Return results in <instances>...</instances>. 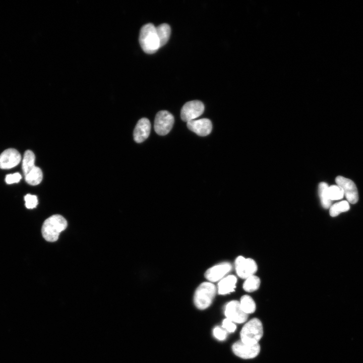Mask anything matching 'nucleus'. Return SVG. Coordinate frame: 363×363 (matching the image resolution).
Segmentation results:
<instances>
[{"label": "nucleus", "instance_id": "9b49d317", "mask_svg": "<svg viewBox=\"0 0 363 363\" xmlns=\"http://www.w3.org/2000/svg\"><path fill=\"white\" fill-rule=\"evenodd\" d=\"M21 160V156L17 150L7 149L0 155V168L3 169H11L19 164Z\"/></svg>", "mask_w": 363, "mask_h": 363}, {"label": "nucleus", "instance_id": "4be33fe9", "mask_svg": "<svg viewBox=\"0 0 363 363\" xmlns=\"http://www.w3.org/2000/svg\"><path fill=\"white\" fill-rule=\"evenodd\" d=\"M349 205L347 201H342L331 206L329 213L332 217H336L341 212L347 211L349 209Z\"/></svg>", "mask_w": 363, "mask_h": 363}, {"label": "nucleus", "instance_id": "6ab92c4d", "mask_svg": "<svg viewBox=\"0 0 363 363\" xmlns=\"http://www.w3.org/2000/svg\"><path fill=\"white\" fill-rule=\"evenodd\" d=\"M328 185L324 182H322L319 186V192L321 202L322 206L325 208H329L331 205L332 201L329 198L328 194Z\"/></svg>", "mask_w": 363, "mask_h": 363}, {"label": "nucleus", "instance_id": "393cba45", "mask_svg": "<svg viewBox=\"0 0 363 363\" xmlns=\"http://www.w3.org/2000/svg\"><path fill=\"white\" fill-rule=\"evenodd\" d=\"M21 178V175L18 172H16L7 175L5 178V181L8 184H12L19 183Z\"/></svg>", "mask_w": 363, "mask_h": 363}, {"label": "nucleus", "instance_id": "f257e3e1", "mask_svg": "<svg viewBox=\"0 0 363 363\" xmlns=\"http://www.w3.org/2000/svg\"><path fill=\"white\" fill-rule=\"evenodd\" d=\"M67 221L62 215L55 214L47 218L43 223L41 232L43 238L48 241L57 240L60 233L67 227Z\"/></svg>", "mask_w": 363, "mask_h": 363}, {"label": "nucleus", "instance_id": "a878e982", "mask_svg": "<svg viewBox=\"0 0 363 363\" xmlns=\"http://www.w3.org/2000/svg\"><path fill=\"white\" fill-rule=\"evenodd\" d=\"M222 327L225 330L230 333L233 332L236 329V325L235 324L227 318L225 319L223 321Z\"/></svg>", "mask_w": 363, "mask_h": 363}, {"label": "nucleus", "instance_id": "bb28decb", "mask_svg": "<svg viewBox=\"0 0 363 363\" xmlns=\"http://www.w3.org/2000/svg\"><path fill=\"white\" fill-rule=\"evenodd\" d=\"M213 334L215 338L219 340H223L226 337V330L219 327H215L213 330Z\"/></svg>", "mask_w": 363, "mask_h": 363}, {"label": "nucleus", "instance_id": "ddd939ff", "mask_svg": "<svg viewBox=\"0 0 363 363\" xmlns=\"http://www.w3.org/2000/svg\"><path fill=\"white\" fill-rule=\"evenodd\" d=\"M231 269L229 263H222L209 268L205 273V277L211 282H215L224 277Z\"/></svg>", "mask_w": 363, "mask_h": 363}, {"label": "nucleus", "instance_id": "b1692460", "mask_svg": "<svg viewBox=\"0 0 363 363\" xmlns=\"http://www.w3.org/2000/svg\"><path fill=\"white\" fill-rule=\"evenodd\" d=\"M25 206L28 209H33L38 204L37 197L35 195L27 194L24 197Z\"/></svg>", "mask_w": 363, "mask_h": 363}, {"label": "nucleus", "instance_id": "423d86ee", "mask_svg": "<svg viewBox=\"0 0 363 363\" xmlns=\"http://www.w3.org/2000/svg\"><path fill=\"white\" fill-rule=\"evenodd\" d=\"M204 105L199 100H192L186 102L180 111L182 119L186 122L194 120L202 114Z\"/></svg>", "mask_w": 363, "mask_h": 363}, {"label": "nucleus", "instance_id": "f03ea898", "mask_svg": "<svg viewBox=\"0 0 363 363\" xmlns=\"http://www.w3.org/2000/svg\"><path fill=\"white\" fill-rule=\"evenodd\" d=\"M139 43L143 51L147 53H155L160 47L156 27L153 24H146L141 28Z\"/></svg>", "mask_w": 363, "mask_h": 363}, {"label": "nucleus", "instance_id": "39448f33", "mask_svg": "<svg viewBox=\"0 0 363 363\" xmlns=\"http://www.w3.org/2000/svg\"><path fill=\"white\" fill-rule=\"evenodd\" d=\"M174 124L173 115L166 110L157 112L154 120V130L160 136L167 134L171 130Z\"/></svg>", "mask_w": 363, "mask_h": 363}, {"label": "nucleus", "instance_id": "6e6552de", "mask_svg": "<svg viewBox=\"0 0 363 363\" xmlns=\"http://www.w3.org/2000/svg\"><path fill=\"white\" fill-rule=\"evenodd\" d=\"M235 267L238 276L245 279L253 275L257 270V264L254 260L243 256L237 257L235 261Z\"/></svg>", "mask_w": 363, "mask_h": 363}, {"label": "nucleus", "instance_id": "7ed1b4c3", "mask_svg": "<svg viewBox=\"0 0 363 363\" xmlns=\"http://www.w3.org/2000/svg\"><path fill=\"white\" fill-rule=\"evenodd\" d=\"M263 334V325L260 320L253 318L245 324L240 333V340L249 344L258 343Z\"/></svg>", "mask_w": 363, "mask_h": 363}, {"label": "nucleus", "instance_id": "aec40b11", "mask_svg": "<svg viewBox=\"0 0 363 363\" xmlns=\"http://www.w3.org/2000/svg\"><path fill=\"white\" fill-rule=\"evenodd\" d=\"M243 311L247 314L253 313L256 310V304L253 298L249 295L243 296L239 301Z\"/></svg>", "mask_w": 363, "mask_h": 363}, {"label": "nucleus", "instance_id": "4468645a", "mask_svg": "<svg viewBox=\"0 0 363 363\" xmlns=\"http://www.w3.org/2000/svg\"><path fill=\"white\" fill-rule=\"evenodd\" d=\"M151 124L147 118H142L137 123L134 131V139L140 143L145 141L149 136Z\"/></svg>", "mask_w": 363, "mask_h": 363}, {"label": "nucleus", "instance_id": "1a4fd4ad", "mask_svg": "<svg viewBox=\"0 0 363 363\" xmlns=\"http://www.w3.org/2000/svg\"><path fill=\"white\" fill-rule=\"evenodd\" d=\"M335 181L337 185L343 190L347 201L352 204L357 203L358 200V191L354 182L342 176H337Z\"/></svg>", "mask_w": 363, "mask_h": 363}, {"label": "nucleus", "instance_id": "dca6fc26", "mask_svg": "<svg viewBox=\"0 0 363 363\" xmlns=\"http://www.w3.org/2000/svg\"><path fill=\"white\" fill-rule=\"evenodd\" d=\"M35 156L32 151H25L22 160V170L25 175L35 166Z\"/></svg>", "mask_w": 363, "mask_h": 363}, {"label": "nucleus", "instance_id": "20e7f679", "mask_svg": "<svg viewBox=\"0 0 363 363\" xmlns=\"http://www.w3.org/2000/svg\"><path fill=\"white\" fill-rule=\"evenodd\" d=\"M216 293L215 285L208 282L201 283L194 294V304L200 310L207 308L211 304Z\"/></svg>", "mask_w": 363, "mask_h": 363}, {"label": "nucleus", "instance_id": "f3484780", "mask_svg": "<svg viewBox=\"0 0 363 363\" xmlns=\"http://www.w3.org/2000/svg\"><path fill=\"white\" fill-rule=\"evenodd\" d=\"M42 172L41 169L37 166H35L29 173L25 175L26 182L32 186L39 184L42 181Z\"/></svg>", "mask_w": 363, "mask_h": 363}, {"label": "nucleus", "instance_id": "0eeeda50", "mask_svg": "<svg viewBox=\"0 0 363 363\" xmlns=\"http://www.w3.org/2000/svg\"><path fill=\"white\" fill-rule=\"evenodd\" d=\"M232 349L237 356L244 359H250L254 358L259 354L260 346L259 343L252 344L239 340L232 345Z\"/></svg>", "mask_w": 363, "mask_h": 363}, {"label": "nucleus", "instance_id": "a211bd4d", "mask_svg": "<svg viewBox=\"0 0 363 363\" xmlns=\"http://www.w3.org/2000/svg\"><path fill=\"white\" fill-rule=\"evenodd\" d=\"M157 34L159 40L160 47L165 45L168 41L171 29L169 25L166 23H163L156 27Z\"/></svg>", "mask_w": 363, "mask_h": 363}, {"label": "nucleus", "instance_id": "2eb2a0df", "mask_svg": "<svg viewBox=\"0 0 363 363\" xmlns=\"http://www.w3.org/2000/svg\"><path fill=\"white\" fill-rule=\"evenodd\" d=\"M236 278L233 275H228L221 279L218 284V293L225 294L232 292L235 288Z\"/></svg>", "mask_w": 363, "mask_h": 363}, {"label": "nucleus", "instance_id": "f8f14e48", "mask_svg": "<svg viewBox=\"0 0 363 363\" xmlns=\"http://www.w3.org/2000/svg\"><path fill=\"white\" fill-rule=\"evenodd\" d=\"M187 127L191 131L200 136H206L211 132L212 124L208 118L193 120L187 122Z\"/></svg>", "mask_w": 363, "mask_h": 363}, {"label": "nucleus", "instance_id": "412c9836", "mask_svg": "<svg viewBox=\"0 0 363 363\" xmlns=\"http://www.w3.org/2000/svg\"><path fill=\"white\" fill-rule=\"evenodd\" d=\"M260 283V278L253 275L246 279L243 284V288L247 292H253L259 288Z\"/></svg>", "mask_w": 363, "mask_h": 363}, {"label": "nucleus", "instance_id": "9d476101", "mask_svg": "<svg viewBox=\"0 0 363 363\" xmlns=\"http://www.w3.org/2000/svg\"><path fill=\"white\" fill-rule=\"evenodd\" d=\"M224 313L226 318L233 323H244L248 317V315L241 309L239 301L237 300L229 302L225 306Z\"/></svg>", "mask_w": 363, "mask_h": 363}, {"label": "nucleus", "instance_id": "5701e85b", "mask_svg": "<svg viewBox=\"0 0 363 363\" xmlns=\"http://www.w3.org/2000/svg\"><path fill=\"white\" fill-rule=\"evenodd\" d=\"M328 194L331 201L341 199L344 197L342 188L338 185H332L328 187Z\"/></svg>", "mask_w": 363, "mask_h": 363}]
</instances>
